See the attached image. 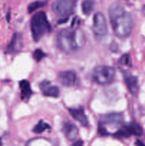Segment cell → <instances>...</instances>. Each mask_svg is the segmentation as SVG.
I'll return each mask as SVG.
<instances>
[{"instance_id": "obj_19", "label": "cell", "mask_w": 145, "mask_h": 146, "mask_svg": "<svg viewBox=\"0 0 145 146\" xmlns=\"http://www.w3.org/2000/svg\"><path fill=\"white\" fill-rule=\"evenodd\" d=\"M33 56H34V59H35L36 61H38V62H39V61H41V60H42L44 57H45L46 54H45V53L42 51V50L38 49H38L35 50V51L34 52Z\"/></svg>"}, {"instance_id": "obj_7", "label": "cell", "mask_w": 145, "mask_h": 146, "mask_svg": "<svg viewBox=\"0 0 145 146\" xmlns=\"http://www.w3.org/2000/svg\"><path fill=\"white\" fill-rule=\"evenodd\" d=\"M92 30L94 34L100 37L104 36L107 33V25L104 14L101 12H97L93 17Z\"/></svg>"}, {"instance_id": "obj_23", "label": "cell", "mask_w": 145, "mask_h": 146, "mask_svg": "<svg viewBox=\"0 0 145 146\" xmlns=\"http://www.w3.org/2000/svg\"><path fill=\"white\" fill-rule=\"evenodd\" d=\"M136 146H145V144L142 141H139V140H136Z\"/></svg>"}, {"instance_id": "obj_13", "label": "cell", "mask_w": 145, "mask_h": 146, "mask_svg": "<svg viewBox=\"0 0 145 146\" xmlns=\"http://www.w3.org/2000/svg\"><path fill=\"white\" fill-rule=\"evenodd\" d=\"M69 112L72 118L79 122L82 126L87 127L88 125V120L85 113L83 108H72L69 109Z\"/></svg>"}, {"instance_id": "obj_15", "label": "cell", "mask_w": 145, "mask_h": 146, "mask_svg": "<svg viewBox=\"0 0 145 146\" xmlns=\"http://www.w3.org/2000/svg\"><path fill=\"white\" fill-rule=\"evenodd\" d=\"M19 88L21 89V97L23 100H28L32 95L31 86L26 80H22L19 82Z\"/></svg>"}, {"instance_id": "obj_21", "label": "cell", "mask_w": 145, "mask_h": 146, "mask_svg": "<svg viewBox=\"0 0 145 146\" xmlns=\"http://www.w3.org/2000/svg\"><path fill=\"white\" fill-rule=\"evenodd\" d=\"M99 133L101 135H102V136H105V135H108L107 131L106 129L104 128L103 125H101V124L100 125V126H99Z\"/></svg>"}, {"instance_id": "obj_18", "label": "cell", "mask_w": 145, "mask_h": 146, "mask_svg": "<svg viewBox=\"0 0 145 146\" xmlns=\"http://www.w3.org/2000/svg\"><path fill=\"white\" fill-rule=\"evenodd\" d=\"M50 128H51L50 125H48L46 123L44 122L43 121H40L39 122L34 126L33 131H34L35 133H41L44 132L45 131L50 129Z\"/></svg>"}, {"instance_id": "obj_3", "label": "cell", "mask_w": 145, "mask_h": 146, "mask_svg": "<svg viewBox=\"0 0 145 146\" xmlns=\"http://www.w3.org/2000/svg\"><path fill=\"white\" fill-rule=\"evenodd\" d=\"M32 37L35 41H38L44 35L51 32L52 27L48 21L45 12L41 11L32 17L30 23Z\"/></svg>"}, {"instance_id": "obj_6", "label": "cell", "mask_w": 145, "mask_h": 146, "mask_svg": "<svg viewBox=\"0 0 145 146\" xmlns=\"http://www.w3.org/2000/svg\"><path fill=\"white\" fill-rule=\"evenodd\" d=\"M142 133L143 130L142 127L136 123L132 122L127 125H122L113 135L117 138H129L131 135L140 136Z\"/></svg>"}, {"instance_id": "obj_9", "label": "cell", "mask_w": 145, "mask_h": 146, "mask_svg": "<svg viewBox=\"0 0 145 146\" xmlns=\"http://www.w3.org/2000/svg\"><path fill=\"white\" fill-rule=\"evenodd\" d=\"M124 116L120 113H109L102 115L100 118L101 124L117 126L123 123Z\"/></svg>"}, {"instance_id": "obj_22", "label": "cell", "mask_w": 145, "mask_h": 146, "mask_svg": "<svg viewBox=\"0 0 145 146\" xmlns=\"http://www.w3.org/2000/svg\"><path fill=\"white\" fill-rule=\"evenodd\" d=\"M71 146H83V141L82 140H78V141L73 143Z\"/></svg>"}, {"instance_id": "obj_20", "label": "cell", "mask_w": 145, "mask_h": 146, "mask_svg": "<svg viewBox=\"0 0 145 146\" xmlns=\"http://www.w3.org/2000/svg\"><path fill=\"white\" fill-rule=\"evenodd\" d=\"M119 64L122 66H131V59L130 56L128 54H125V55L122 56L119 61Z\"/></svg>"}, {"instance_id": "obj_4", "label": "cell", "mask_w": 145, "mask_h": 146, "mask_svg": "<svg viewBox=\"0 0 145 146\" xmlns=\"http://www.w3.org/2000/svg\"><path fill=\"white\" fill-rule=\"evenodd\" d=\"M78 0H55L52 4V10L61 21H66L74 13Z\"/></svg>"}, {"instance_id": "obj_5", "label": "cell", "mask_w": 145, "mask_h": 146, "mask_svg": "<svg viewBox=\"0 0 145 146\" xmlns=\"http://www.w3.org/2000/svg\"><path fill=\"white\" fill-rule=\"evenodd\" d=\"M92 76L94 81L99 84H110L115 76V70L109 66H99L94 69Z\"/></svg>"}, {"instance_id": "obj_11", "label": "cell", "mask_w": 145, "mask_h": 146, "mask_svg": "<svg viewBox=\"0 0 145 146\" xmlns=\"http://www.w3.org/2000/svg\"><path fill=\"white\" fill-rule=\"evenodd\" d=\"M40 88L42 91L44 96L48 97H53V98H58L60 95V90L58 86L51 85L50 81H43L40 84Z\"/></svg>"}, {"instance_id": "obj_2", "label": "cell", "mask_w": 145, "mask_h": 146, "mask_svg": "<svg viewBox=\"0 0 145 146\" xmlns=\"http://www.w3.org/2000/svg\"><path fill=\"white\" fill-rule=\"evenodd\" d=\"M83 43V34L76 29H64L58 32L56 36L57 46L65 53L77 51Z\"/></svg>"}, {"instance_id": "obj_17", "label": "cell", "mask_w": 145, "mask_h": 146, "mask_svg": "<svg viewBox=\"0 0 145 146\" xmlns=\"http://www.w3.org/2000/svg\"><path fill=\"white\" fill-rule=\"evenodd\" d=\"M47 2H48V0H42V1L39 0V1H33L28 6V13H32L33 11H36L38 9L44 7V6L46 5Z\"/></svg>"}, {"instance_id": "obj_10", "label": "cell", "mask_w": 145, "mask_h": 146, "mask_svg": "<svg viewBox=\"0 0 145 146\" xmlns=\"http://www.w3.org/2000/svg\"><path fill=\"white\" fill-rule=\"evenodd\" d=\"M22 46L23 39L21 34L19 33H14L7 47V52L10 54H16L21 51Z\"/></svg>"}, {"instance_id": "obj_14", "label": "cell", "mask_w": 145, "mask_h": 146, "mask_svg": "<svg viewBox=\"0 0 145 146\" xmlns=\"http://www.w3.org/2000/svg\"><path fill=\"white\" fill-rule=\"evenodd\" d=\"M124 78H125V82L129 92L132 94H136L139 90L137 78L129 73H125Z\"/></svg>"}, {"instance_id": "obj_25", "label": "cell", "mask_w": 145, "mask_h": 146, "mask_svg": "<svg viewBox=\"0 0 145 146\" xmlns=\"http://www.w3.org/2000/svg\"><path fill=\"white\" fill-rule=\"evenodd\" d=\"M0 146H2V142H1V138H0Z\"/></svg>"}, {"instance_id": "obj_8", "label": "cell", "mask_w": 145, "mask_h": 146, "mask_svg": "<svg viewBox=\"0 0 145 146\" xmlns=\"http://www.w3.org/2000/svg\"><path fill=\"white\" fill-rule=\"evenodd\" d=\"M58 81L63 86L72 87L78 84V76L75 71H65L58 74Z\"/></svg>"}, {"instance_id": "obj_12", "label": "cell", "mask_w": 145, "mask_h": 146, "mask_svg": "<svg viewBox=\"0 0 145 146\" xmlns=\"http://www.w3.org/2000/svg\"><path fill=\"white\" fill-rule=\"evenodd\" d=\"M62 130L65 136L69 141H74L79 133L76 125L70 121H65L63 123Z\"/></svg>"}, {"instance_id": "obj_24", "label": "cell", "mask_w": 145, "mask_h": 146, "mask_svg": "<svg viewBox=\"0 0 145 146\" xmlns=\"http://www.w3.org/2000/svg\"><path fill=\"white\" fill-rule=\"evenodd\" d=\"M142 13H143L144 15L145 16V4L143 6V7H142Z\"/></svg>"}, {"instance_id": "obj_1", "label": "cell", "mask_w": 145, "mask_h": 146, "mask_svg": "<svg viewBox=\"0 0 145 146\" xmlns=\"http://www.w3.org/2000/svg\"><path fill=\"white\" fill-rule=\"evenodd\" d=\"M109 17L112 30L119 38H125L130 35L134 27L130 14L119 3H114L109 8Z\"/></svg>"}, {"instance_id": "obj_16", "label": "cell", "mask_w": 145, "mask_h": 146, "mask_svg": "<svg viewBox=\"0 0 145 146\" xmlns=\"http://www.w3.org/2000/svg\"><path fill=\"white\" fill-rule=\"evenodd\" d=\"M95 7V1L93 0H85L82 3V12L85 15H90L92 12Z\"/></svg>"}]
</instances>
